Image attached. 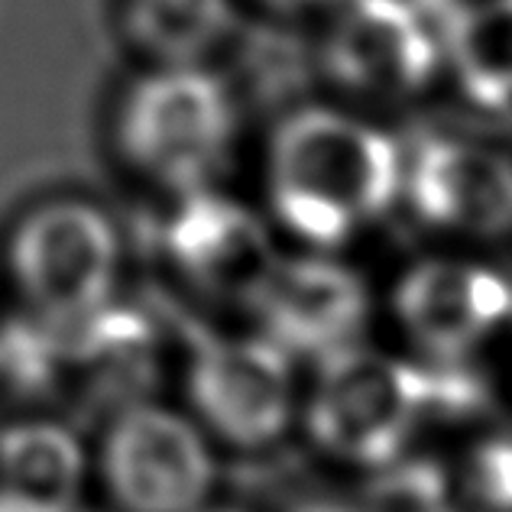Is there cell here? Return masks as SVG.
<instances>
[{
	"label": "cell",
	"instance_id": "obj_1",
	"mask_svg": "<svg viewBox=\"0 0 512 512\" xmlns=\"http://www.w3.org/2000/svg\"><path fill=\"white\" fill-rule=\"evenodd\" d=\"M406 153L347 107L305 104L266 146V195L276 221L312 247H341L402 195Z\"/></svg>",
	"mask_w": 512,
	"mask_h": 512
},
{
	"label": "cell",
	"instance_id": "obj_2",
	"mask_svg": "<svg viewBox=\"0 0 512 512\" xmlns=\"http://www.w3.org/2000/svg\"><path fill=\"white\" fill-rule=\"evenodd\" d=\"M234 137L237 101L208 65H150L114 111V146L124 166L175 198L208 188Z\"/></svg>",
	"mask_w": 512,
	"mask_h": 512
},
{
	"label": "cell",
	"instance_id": "obj_3",
	"mask_svg": "<svg viewBox=\"0 0 512 512\" xmlns=\"http://www.w3.org/2000/svg\"><path fill=\"white\" fill-rule=\"evenodd\" d=\"M425 419H431L428 367L354 344L321 357L305 422L334 461L393 467Z\"/></svg>",
	"mask_w": 512,
	"mask_h": 512
},
{
	"label": "cell",
	"instance_id": "obj_4",
	"mask_svg": "<svg viewBox=\"0 0 512 512\" xmlns=\"http://www.w3.org/2000/svg\"><path fill=\"white\" fill-rule=\"evenodd\" d=\"M325 20L318 72L350 101L402 104L444 75V23L419 0H341Z\"/></svg>",
	"mask_w": 512,
	"mask_h": 512
},
{
	"label": "cell",
	"instance_id": "obj_5",
	"mask_svg": "<svg viewBox=\"0 0 512 512\" xmlns=\"http://www.w3.org/2000/svg\"><path fill=\"white\" fill-rule=\"evenodd\" d=\"M120 273V234L107 214L78 198L36 205L10 240V276L26 308L56 328L111 302Z\"/></svg>",
	"mask_w": 512,
	"mask_h": 512
},
{
	"label": "cell",
	"instance_id": "obj_6",
	"mask_svg": "<svg viewBox=\"0 0 512 512\" xmlns=\"http://www.w3.org/2000/svg\"><path fill=\"white\" fill-rule=\"evenodd\" d=\"M101 470L124 512H198L214 483V457L201 431L143 399L127 402L107 425Z\"/></svg>",
	"mask_w": 512,
	"mask_h": 512
},
{
	"label": "cell",
	"instance_id": "obj_7",
	"mask_svg": "<svg viewBox=\"0 0 512 512\" xmlns=\"http://www.w3.org/2000/svg\"><path fill=\"white\" fill-rule=\"evenodd\" d=\"M188 399L214 435L237 448L279 441L295 415L292 357L269 338L192 334Z\"/></svg>",
	"mask_w": 512,
	"mask_h": 512
},
{
	"label": "cell",
	"instance_id": "obj_8",
	"mask_svg": "<svg viewBox=\"0 0 512 512\" xmlns=\"http://www.w3.org/2000/svg\"><path fill=\"white\" fill-rule=\"evenodd\" d=\"M247 308L289 357H328L367 325L370 292L357 269L331 256H279Z\"/></svg>",
	"mask_w": 512,
	"mask_h": 512
},
{
	"label": "cell",
	"instance_id": "obj_9",
	"mask_svg": "<svg viewBox=\"0 0 512 512\" xmlns=\"http://www.w3.org/2000/svg\"><path fill=\"white\" fill-rule=\"evenodd\" d=\"M396 318L431 363L467 360L512 321V282L480 263L422 260L399 279Z\"/></svg>",
	"mask_w": 512,
	"mask_h": 512
},
{
	"label": "cell",
	"instance_id": "obj_10",
	"mask_svg": "<svg viewBox=\"0 0 512 512\" xmlns=\"http://www.w3.org/2000/svg\"><path fill=\"white\" fill-rule=\"evenodd\" d=\"M163 244L175 269L192 286L244 305L253 302L279 260L260 214L211 188L179 195V205L166 221Z\"/></svg>",
	"mask_w": 512,
	"mask_h": 512
},
{
	"label": "cell",
	"instance_id": "obj_11",
	"mask_svg": "<svg viewBox=\"0 0 512 512\" xmlns=\"http://www.w3.org/2000/svg\"><path fill=\"white\" fill-rule=\"evenodd\" d=\"M402 195L428 227L464 237L512 234V159L483 143L428 137L406 156Z\"/></svg>",
	"mask_w": 512,
	"mask_h": 512
},
{
	"label": "cell",
	"instance_id": "obj_12",
	"mask_svg": "<svg viewBox=\"0 0 512 512\" xmlns=\"http://www.w3.org/2000/svg\"><path fill=\"white\" fill-rule=\"evenodd\" d=\"M393 467L386 487L409 512H512V435Z\"/></svg>",
	"mask_w": 512,
	"mask_h": 512
},
{
	"label": "cell",
	"instance_id": "obj_13",
	"mask_svg": "<svg viewBox=\"0 0 512 512\" xmlns=\"http://www.w3.org/2000/svg\"><path fill=\"white\" fill-rule=\"evenodd\" d=\"M85 451L69 428L23 422L0 431V512H78Z\"/></svg>",
	"mask_w": 512,
	"mask_h": 512
},
{
	"label": "cell",
	"instance_id": "obj_14",
	"mask_svg": "<svg viewBox=\"0 0 512 512\" xmlns=\"http://www.w3.org/2000/svg\"><path fill=\"white\" fill-rule=\"evenodd\" d=\"M120 30L146 65H205L237 30V0H120Z\"/></svg>",
	"mask_w": 512,
	"mask_h": 512
},
{
	"label": "cell",
	"instance_id": "obj_15",
	"mask_svg": "<svg viewBox=\"0 0 512 512\" xmlns=\"http://www.w3.org/2000/svg\"><path fill=\"white\" fill-rule=\"evenodd\" d=\"M444 75L487 111L512 107V0H474L444 23Z\"/></svg>",
	"mask_w": 512,
	"mask_h": 512
},
{
	"label": "cell",
	"instance_id": "obj_16",
	"mask_svg": "<svg viewBox=\"0 0 512 512\" xmlns=\"http://www.w3.org/2000/svg\"><path fill=\"white\" fill-rule=\"evenodd\" d=\"M65 334V370L91 376V383L107 393L117 389L120 396L140 389L153 373L156 328L140 308L107 302L98 312L78 321Z\"/></svg>",
	"mask_w": 512,
	"mask_h": 512
},
{
	"label": "cell",
	"instance_id": "obj_17",
	"mask_svg": "<svg viewBox=\"0 0 512 512\" xmlns=\"http://www.w3.org/2000/svg\"><path fill=\"white\" fill-rule=\"evenodd\" d=\"M65 370L62 328L36 318H10L0 328V383L17 396L52 393Z\"/></svg>",
	"mask_w": 512,
	"mask_h": 512
},
{
	"label": "cell",
	"instance_id": "obj_18",
	"mask_svg": "<svg viewBox=\"0 0 512 512\" xmlns=\"http://www.w3.org/2000/svg\"><path fill=\"white\" fill-rule=\"evenodd\" d=\"M256 4L269 13H276V17L302 20V17H325L341 0H256Z\"/></svg>",
	"mask_w": 512,
	"mask_h": 512
},
{
	"label": "cell",
	"instance_id": "obj_19",
	"mask_svg": "<svg viewBox=\"0 0 512 512\" xmlns=\"http://www.w3.org/2000/svg\"><path fill=\"white\" fill-rule=\"evenodd\" d=\"M302 512H347L341 506H331V503H312V506H305Z\"/></svg>",
	"mask_w": 512,
	"mask_h": 512
},
{
	"label": "cell",
	"instance_id": "obj_20",
	"mask_svg": "<svg viewBox=\"0 0 512 512\" xmlns=\"http://www.w3.org/2000/svg\"><path fill=\"white\" fill-rule=\"evenodd\" d=\"M198 512H240V509H198Z\"/></svg>",
	"mask_w": 512,
	"mask_h": 512
}]
</instances>
